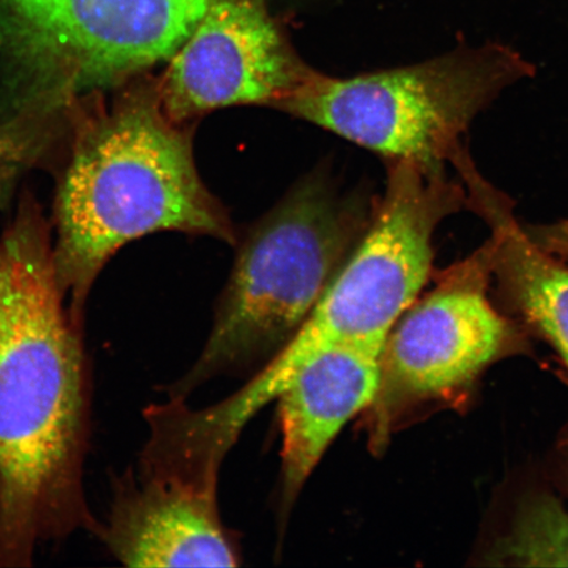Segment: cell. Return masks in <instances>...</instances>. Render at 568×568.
Wrapping results in <instances>:
<instances>
[{
	"label": "cell",
	"mask_w": 568,
	"mask_h": 568,
	"mask_svg": "<svg viewBox=\"0 0 568 568\" xmlns=\"http://www.w3.org/2000/svg\"><path fill=\"white\" fill-rule=\"evenodd\" d=\"M87 324L69 308L40 222L0 243V568L94 531L87 493L92 375Z\"/></svg>",
	"instance_id": "1"
},
{
	"label": "cell",
	"mask_w": 568,
	"mask_h": 568,
	"mask_svg": "<svg viewBox=\"0 0 568 568\" xmlns=\"http://www.w3.org/2000/svg\"><path fill=\"white\" fill-rule=\"evenodd\" d=\"M57 220V281L84 324L98 275L131 241L162 231L234 241L229 215L197 173L190 133L163 111L158 84L131 90L82 126Z\"/></svg>",
	"instance_id": "2"
},
{
	"label": "cell",
	"mask_w": 568,
	"mask_h": 568,
	"mask_svg": "<svg viewBox=\"0 0 568 568\" xmlns=\"http://www.w3.org/2000/svg\"><path fill=\"white\" fill-rule=\"evenodd\" d=\"M357 197L324 178L297 183L240 245L215 322L182 397L222 374L272 359L301 328L371 223Z\"/></svg>",
	"instance_id": "3"
},
{
	"label": "cell",
	"mask_w": 568,
	"mask_h": 568,
	"mask_svg": "<svg viewBox=\"0 0 568 568\" xmlns=\"http://www.w3.org/2000/svg\"><path fill=\"white\" fill-rule=\"evenodd\" d=\"M532 74L513 49L489 44L352 78L312 73L276 105L389 161L445 165L475 116Z\"/></svg>",
	"instance_id": "4"
},
{
	"label": "cell",
	"mask_w": 568,
	"mask_h": 568,
	"mask_svg": "<svg viewBox=\"0 0 568 568\" xmlns=\"http://www.w3.org/2000/svg\"><path fill=\"white\" fill-rule=\"evenodd\" d=\"M209 0H0V53L63 101L168 61Z\"/></svg>",
	"instance_id": "5"
},
{
	"label": "cell",
	"mask_w": 568,
	"mask_h": 568,
	"mask_svg": "<svg viewBox=\"0 0 568 568\" xmlns=\"http://www.w3.org/2000/svg\"><path fill=\"white\" fill-rule=\"evenodd\" d=\"M493 247L450 268L438 286L404 312L381 354L379 387L364 412L373 454L410 409L466 388L513 343V329L487 296Z\"/></svg>",
	"instance_id": "6"
},
{
	"label": "cell",
	"mask_w": 568,
	"mask_h": 568,
	"mask_svg": "<svg viewBox=\"0 0 568 568\" xmlns=\"http://www.w3.org/2000/svg\"><path fill=\"white\" fill-rule=\"evenodd\" d=\"M220 468L146 439L112 483L92 531L126 567H236L240 552L217 506Z\"/></svg>",
	"instance_id": "7"
},
{
	"label": "cell",
	"mask_w": 568,
	"mask_h": 568,
	"mask_svg": "<svg viewBox=\"0 0 568 568\" xmlns=\"http://www.w3.org/2000/svg\"><path fill=\"white\" fill-rule=\"evenodd\" d=\"M311 73L268 16L266 0H209L158 91L166 115L187 126L224 106L276 109Z\"/></svg>",
	"instance_id": "8"
},
{
	"label": "cell",
	"mask_w": 568,
	"mask_h": 568,
	"mask_svg": "<svg viewBox=\"0 0 568 568\" xmlns=\"http://www.w3.org/2000/svg\"><path fill=\"white\" fill-rule=\"evenodd\" d=\"M379 376V353L338 347L312 361L276 397L283 435V518L338 433L372 406Z\"/></svg>",
	"instance_id": "9"
},
{
	"label": "cell",
	"mask_w": 568,
	"mask_h": 568,
	"mask_svg": "<svg viewBox=\"0 0 568 568\" xmlns=\"http://www.w3.org/2000/svg\"><path fill=\"white\" fill-rule=\"evenodd\" d=\"M470 161L462 160L457 169L466 183L468 202L491 229L493 273L568 368V268L518 225L506 197L483 180Z\"/></svg>",
	"instance_id": "10"
},
{
	"label": "cell",
	"mask_w": 568,
	"mask_h": 568,
	"mask_svg": "<svg viewBox=\"0 0 568 568\" xmlns=\"http://www.w3.org/2000/svg\"><path fill=\"white\" fill-rule=\"evenodd\" d=\"M494 558L518 566H568V513L562 504L549 495L525 504Z\"/></svg>",
	"instance_id": "11"
},
{
	"label": "cell",
	"mask_w": 568,
	"mask_h": 568,
	"mask_svg": "<svg viewBox=\"0 0 568 568\" xmlns=\"http://www.w3.org/2000/svg\"><path fill=\"white\" fill-rule=\"evenodd\" d=\"M528 233L545 251L568 255V220Z\"/></svg>",
	"instance_id": "12"
},
{
	"label": "cell",
	"mask_w": 568,
	"mask_h": 568,
	"mask_svg": "<svg viewBox=\"0 0 568 568\" xmlns=\"http://www.w3.org/2000/svg\"><path fill=\"white\" fill-rule=\"evenodd\" d=\"M567 458H566V464H567V468H566V486H567V489H568V444H567V454H566Z\"/></svg>",
	"instance_id": "13"
},
{
	"label": "cell",
	"mask_w": 568,
	"mask_h": 568,
	"mask_svg": "<svg viewBox=\"0 0 568 568\" xmlns=\"http://www.w3.org/2000/svg\"><path fill=\"white\" fill-rule=\"evenodd\" d=\"M2 155H3V149H2V145H0V163H2Z\"/></svg>",
	"instance_id": "14"
}]
</instances>
